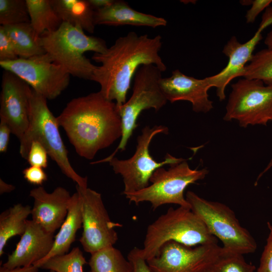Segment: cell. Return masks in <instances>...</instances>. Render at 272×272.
<instances>
[{
    "label": "cell",
    "instance_id": "obj_1",
    "mask_svg": "<svg viewBox=\"0 0 272 272\" xmlns=\"http://www.w3.org/2000/svg\"><path fill=\"white\" fill-rule=\"evenodd\" d=\"M162 37H150L130 32L119 37L103 53H94L92 59L99 63L91 81L100 86L99 91L107 99L117 107L126 102V95L135 74L143 65L153 64L162 72L166 66L159 55Z\"/></svg>",
    "mask_w": 272,
    "mask_h": 272
},
{
    "label": "cell",
    "instance_id": "obj_2",
    "mask_svg": "<svg viewBox=\"0 0 272 272\" xmlns=\"http://www.w3.org/2000/svg\"><path fill=\"white\" fill-rule=\"evenodd\" d=\"M56 118L77 153L88 160L122 136L117 105L100 91L72 99Z\"/></svg>",
    "mask_w": 272,
    "mask_h": 272
},
{
    "label": "cell",
    "instance_id": "obj_3",
    "mask_svg": "<svg viewBox=\"0 0 272 272\" xmlns=\"http://www.w3.org/2000/svg\"><path fill=\"white\" fill-rule=\"evenodd\" d=\"M38 41L51 59L70 75L89 80L96 65L84 53H103L108 48L103 39L87 35L82 29L64 22L55 31L43 33Z\"/></svg>",
    "mask_w": 272,
    "mask_h": 272
},
{
    "label": "cell",
    "instance_id": "obj_4",
    "mask_svg": "<svg viewBox=\"0 0 272 272\" xmlns=\"http://www.w3.org/2000/svg\"><path fill=\"white\" fill-rule=\"evenodd\" d=\"M169 241L190 247L218 243L217 238L190 209L180 206L170 208L148 226L139 253L147 261L156 256L161 247Z\"/></svg>",
    "mask_w": 272,
    "mask_h": 272
},
{
    "label": "cell",
    "instance_id": "obj_5",
    "mask_svg": "<svg viewBox=\"0 0 272 272\" xmlns=\"http://www.w3.org/2000/svg\"><path fill=\"white\" fill-rule=\"evenodd\" d=\"M32 89V88H31ZM56 117L49 110L47 99L32 89L30 101L29 124L20 140V154L27 160L31 143L39 142L62 173L82 188L88 187L87 177L79 175L72 166L61 137Z\"/></svg>",
    "mask_w": 272,
    "mask_h": 272
},
{
    "label": "cell",
    "instance_id": "obj_6",
    "mask_svg": "<svg viewBox=\"0 0 272 272\" xmlns=\"http://www.w3.org/2000/svg\"><path fill=\"white\" fill-rule=\"evenodd\" d=\"M185 198L190 209L202 220L210 233L222 241L225 252L243 255L255 252L256 241L240 225L228 206L207 200L191 191L186 192Z\"/></svg>",
    "mask_w": 272,
    "mask_h": 272
},
{
    "label": "cell",
    "instance_id": "obj_7",
    "mask_svg": "<svg viewBox=\"0 0 272 272\" xmlns=\"http://www.w3.org/2000/svg\"><path fill=\"white\" fill-rule=\"evenodd\" d=\"M162 73L153 64L143 65L139 68L133 77L131 97L124 104L117 107L122 127L119 144L110 156L93 162L92 164L106 162L114 157L118 151H124L129 138L138 126L137 120L141 112L150 108L158 111L166 104L167 100L159 85Z\"/></svg>",
    "mask_w": 272,
    "mask_h": 272
},
{
    "label": "cell",
    "instance_id": "obj_8",
    "mask_svg": "<svg viewBox=\"0 0 272 272\" xmlns=\"http://www.w3.org/2000/svg\"><path fill=\"white\" fill-rule=\"evenodd\" d=\"M208 172L206 168L191 169L184 160L170 165L168 170L163 167L157 169L151 177V184L124 195L130 202L136 205L149 202L154 210L166 204H176L190 209L184 197V190L189 185L204 179Z\"/></svg>",
    "mask_w": 272,
    "mask_h": 272
},
{
    "label": "cell",
    "instance_id": "obj_9",
    "mask_svg": "<svg viewBox=\"0 0 272 272\" xmlns=\"http://www.w3.org/2000/svg\"><path fill=\"white\" fill-rule=\"evenodd\" d=\"M168 132V128L163 125H155L152 128L146 126L137 138L136 150L131 158L119 160L114 157L107 161L115 173L121 176L124 187V194L147 187L150 184L151 177L157 169L165 165L177 164L185 160L167 153L163 161L158 162L150 155L149 146L153 138L157 134Z\"/></svg>",
    "mask_w": 272,
    "mask_h": 272
},
{
    "label": "cell",
    "instance_id": "obj_10",
    "mask_svg": "<svg viewBox=\"0 0 272 272\" xmlns=\"http://www.w3.org/2000/svg\"><path fill=\"white\" fill-rule=\"evenodd\" d=\"M231 88L225 120H236L243 127L265 125L272 121V85L243 78L232 84Z\"/></svg>",
    "mask_w": 272,
    "mask_h": 272
},
{
    "label": "cell",
    "instance_id": "obj_11",
    "mask_svg": "<svg viewBox=\"0 0 272 272\" xmlns=\"http://www.w3.org/2000/svg\"><path fill=\"white\" fill-rule=\"evenodd\" d=\"M0 65L21 78L47 100L59 96L70 81V74L46 53L27 58L0 61Z\"/></svg>",
    "mask_w": 272,
    "mask_h": 272
},
{
    "label": "cell",
    "instance_id": "obj_12",
    "mask_svg": "<svg viewBox=\"0 0 272 272\" xmlns=\"http://www.w3.org/2000/svg\"><path fill=\"white\" fill-rule=\"evenodd\" d=\"M82 199L83 231L80 242L84 250L92 254L113 246L118 240L115 229L122 227L111 220L100 193L77 185Z\"/></svg>",
    "mask_w": 272,
    "mask_h": 272
},
{
    "label": "cell",
    "instance_id": "obj_13",
    "mask_svg": "<svg viewBox=\"0 0 272 272\" xmlns=\"http://www.w3.org/2000/svg\"><path fill=\"white\" fill-rule=\"evenodd\" d=\"M223 252L217 244L192 247L169 241L147 261L152 272H201L210 269Z\"/></svg>",
    "mask_w": 272,
    "mask_h": 272
},
{
    "label": "cell",
    "instance_id": "obj_14",
    "mask_svg": "<svg viewBox=\"0 0 272 272\" xmlns=\"http://www.w3.org/2000/svg\"><path fill=\"white\" fill-rule=\"evenodd\" d=\"M31 88L13 73L5 71L0 98L1 121L7 124L19 141L29 124Z\"/></svg>",
    "mask_w": 272,
    "mask_h": 272
},
{
    "label": "cell",
    "instance_id": "obj_15",
    "mask_svg": "<svg viewBox=\"0 0 272 272\" xmlns=\"http://www.w3.org/2000/svg\"><path fill=\"white\" fill-rule=\"evenodd\" d=\"M271 24L272 17L263 14L258 29L250 40L241 43L234 36L225 45L223 53L229 58L227 66L218 74L209 77L212 87L216 88L220 101L226 98L225 92L227 85L234 78L242 77L246 64L251 60L256 46L262 38V31Z\"/></svg>",
    "mask_w": 272,
    "mask_h": 272
},
{
    "label": "cell",
    "instance_id": "obj_16",
    "mask_svg": "<svg viewBox=\"0 0 272 272\" xmlns=\"http://www.w3.org/2000/svg\"><path fill=\"white\" fill-rule=\"evenodd\" d=\"M159 85L167 100L172 103L178 101H189L193 111L197 113H207L213 108L208 93L212 87L209 77L196 79L175 70L170 77H162Z\"/></svg>",
    "mask_w": 272,
    "mask_h": 272
},
{
    "label": "cell",
    "instance_id": "obj_17",
    "mask_svg": "<svg viewBox=\"0 0 272 272\" xmlns=\"http://www.w3.org/2000/svg\"><path fill=\"white\" fill-rule=\"evenodd\" d=\"M29 195L34 202L32 220L46 231L54 234L67 215L72 195L62 187H57L49 193L42 186L32 189Z\"/></svg>",
    "mask_w": 272,
    "mask_h": 272
},
{
    "label": "cell",
    "instance_id": "obj_18",
    "mask_svg": "<svg viewBox=\"0 0 272 272\" xmlns=\"http://www.w3.org/2000/svg\"><path fill=\"white\" fill-rule=\"evenodd\" d=\"M54 239V234L47 232L32 220H28L25 232L2 266L12 269L33 265L48 255Z\"/></svg>",
    "mask_w": 272,
    "mask_h": 272
},
{
    "label": "cell",
    "instance_id": "obj_19",
    "mask_svg": "<svg viewBox=\"0 0 272 272\" xmlns=\"http://www.w3.org/2000/svg\"><path fill=\"white\" fill-rule=\"evenodd\" d=\"M94 23L109 26L131 25L157 28L166 26L163 18L138 12L123 1H114L110 6L95 11Z\"/></svg>",
    "mask_w": 272,
    "mask_h": 272
},
{
    "label": "cell",
    "instance_id": "obj_20",
    "mask_svg": "<svg viewBox=\"0 0 272 272\" xmlns=\"http://www.w3.org/2000/svg\"><path fill=\"white\" fill-rule=\"evenodd\" d=\"M82 227V199L79 191L72 195L67 215L54 236V243L48 255L33 265L40 266L49 258L68 253L75 241L77 231Z\"/></svg>",
    "mask_w": 272,
    "mask_h": 272
},
{
    "label": "cell",
    "instance_id": "obj_21",
    "mask_svg": "<svg viewBox=\"0 0 272 272\" xmlns=\"http://www.w3.org/2000/svg\"><path fill=\"white\" fill-rule=\"evenodd\" d=\"M62 22L93 33L95 10L88 0H51Z\"/></svg>",
    "mask_w": 272,
    "mask_h": 272
},
{
    "label": "cell",
    "instance_id": "obj_22",
    "mask_svg": "<svg viewBox=\"0 0 272 272\" xmlns=\"http://www.w3.org/2000/svg\"><path fill=\"white\" fill-rule=\"evenodd\" d=\"M32 208L18 203L5 210L0 215V256L4 253L8 241L16 236H21L25 231L27 218Z\"/></svg>",
    "mask_w": 272,
    "mask_h": 272
},
{
    "label": "cell",
    "instance_id": "obj_23",
    "mask_svg": "<svg viewBox=\"0 0 272 272\" xmlns=\"http://www.w3.org/2000/svg\"><path fill=\"white\" fill-rule=\"evenodd\" d=\"M30 22L37 39L45 32L57 30L62 21L55 11L51 0H26Z\"/></svg>",
    "mask_w": 272,
    "mask_h": 272
},
{
    "label": "cell",
    "instance_id": "obj_24",
    "mask_svg": "<svg viewBox=\"0 0 272 272\" xmlns=\"http://www.w3.org/2000/svg\"><path fill=\"white\" fill-rule=\"evenodd\" d=\"M19 58H27L45 53L39 44L30 22L2 26Z\"/></svg>",
    "mask_w": 272,
    "mask_h": 272
},
{
    "label": "cell",
    "instance_id": "obj_25",
    "mask_svg": "<svg viewBox=\"0 0 272 272\" xmlns=\"http://www.w3.org/2000/svg\"><path fill=\"white\" fill-rule=\"evenodd\" d=\"M88 263L90 272H134L131 262L114 246L91 254Z\"/></svg>",
    "mask_w": 272,
    "mask_h": 272
},
{
    "label": "cell",
    "instance_id": "obj_26",
    "mask_svg": "<svg viewBox=\"0 0 272 272\" xmlns=\"http://www.w3.org/2000/svg\"><path fill=\"white\" fill-rule=\"evenodd\" d=\"M244 78L260 80L272 85V48L261 50L253 54L242 75Z\"/></svg>",
    "mask_w": 272,
    "mask_h": 272
},
{
    "label": "cell",
    "instance_id": "obj_27",
    "mask_svg": "<svg viewBox=\"0 0 272 272\" xmlns=\"http://www.w3.org/2000/svg\"><path fill=\"white\" fill-rule=\"evenodd\" d=\"M87 263L82 251L76 247L70 252L49 258L39 268L54 272H84V266Z\"/></svg>",
    "mask_w": 272,
    "mask_h": 272
},
{
    "label": "cell",
    "instance_id": "obj_28",
    "mask_svg": "<svg viewBox=\"0 0 272 272\" xmlns=\"http://www.w3.org/2000/svg\"><path fill=\"white\" fill-rule=\"evenodd\" d=\"M30 22L26 0H0V24L12 25Z\"/></svg>",
    "mask_w": 272,
    "mask_h": 272
},
{
    "label": "cell",
    "instance_id": "obj_29",
    "mask_svg": "<svg viewBox=\"0 0 272 272\" xmlns=\"http://www.w3.org/2000/svg\"><path fill=\"white\" fill-rule=\"evenodd\" d=\"M210 269L211 272H254L256 266L247 262L243 255L226 253L223 250Z\"/></svg>",
    "mask_w": 272,
    "mask_h": 272
},
{
    "label": "cell",
    "instance_id": "obj_30",
    "mask_svg": "<svg viewBox=\"0 0 272 272\" xmlns=\"http://www.w3.org/2000/svg\"><path fill=\"white\" fill-rule=\"evenodd\" d=\"M47 151L38 142H32L27 160L30 166L45 168L48 166Z\"/></svg>",
    "mask_w": 272,
    "mask_h": 272
},
{
    "label": "cell",
    "instance_id": "obj_31",
    "mask_svg": "<svg viewBox=\"0 0 272 272\" xmlns=\"http://www.w3.org/2000/svg\"><path fill=\"white\" fill-rule=\"evenodd\" d=\"M269 234L256 272H272V224L267 223Z\"/></svg>",
    "mask_w": 272,
    "mask_h": 272
},
{
    "label": "cell",
    "instance_id": "obj_32",
    "mask_svg": "<svg viewBox=\"0 0 272 272\" xmlns=\"http://www.w3.org/2000/svg\"><path fill=\"white\" fill-rule=\"evenodd\" d=\"M19 58L15 47L4 29L0 26V61H11Z\"/></svg>",
    "mask_w": 272,
    "mask_h": 272
},
{
    "label": "cell",
    "instance_id": "obj_33",
    "mask_svg": "<svg viewBox=\"0 0 272 272\" xmlns=\"http://www.w3.org/2000/svg\"><path fill=\"white\" fill-rule=\"evenodd\" d=\"M272 0H246L240 1V3L243 6L251 5L245 15L246 22L252 23L254 22L257 16L264 9L269 7Z\"/></svg>",
    "mask_w": 272,
    "mask_h": 272
},
{
    "label": "cell",
    "instance_id": "obj_34",
    "mask_svg": "<svg viewBox=\"0 0 272 272\" xmlns=\"http://www.w3.org/2000/svg\"><path fill=\"white\" fill-rule=\"evenodd\" d=\"M24 178L29 183L41 186L47 180V176L43 168L30 166L22 171Z\"/></svg>",
    "mask_w": 272,
    "mask_h": 272
},
{
    "label": "cell",
    "instance_id": "obj_35",
    "mask_svg": "<svg viewBox=\"0 0 272 272\" xmlns=\"http://www.w3.org/2000/svg\"><path fill=\"white\" fill-rule=\"evenodd\" d=\"M139 249L133 248L127 256V259L132 264L134 272H152L147 261L140 255Z\"/></svg>",
    "mask_w": 272,
    "mask_h": 272
},
{
    "label": "cell",
    "instance_id": "obj_36",
    "mask_svg": "<svg viewBox=\"0 0 272 272\" xmlns=\"http://www.w3.org/2000/svg\"><path fill=\"white\" fill-rule=\"evenodd\" d=\"M11 130L6 123L0 122V152L5 153L7 151Z\"/></svg>",
    "mask_w": 272,
    "mask_h": 272
},
{
    "label": "cell",
    "instance_id": "obj_37",
    "mask_svg": "<svg viewBox=\"0 0 272 272\" xmlns=\"http://www.w3.org/2000/svg\"><path fill=\"white\" fill-rule=\"evenodd\" d=\"M39 268L32 265L28 266L18 267L12 269H8L1 267L0 272H39Z\"/></svg>",
    "mask_w": 272,
    "mask_h": 272
},
{
    "label": "cell",
    "instance_id": "obj_38",
    "mask_svg": "<svg viewBox=\"0 0 272 272\" xmlns=\"http://www.w3.org/2000/svg\"><path fill=\"white\" fill-rule=\"evenodd\" d=\"M91 7L96 11L107 7L111 5L114 0H88Z\"/></svg>",
    "mask_w": 272,
    "mask_h": 272
},
{
    "label": "cell",
    "instance_id": "obj_39",
    "mask_svg": "<svg viewBox=\"0 0 272 272\" xmlns=\"http://www.w3.org/2000/svg\"><path fill=\"white\" fill-rule=\"evenodd\" d=\"M15 189V186L12 184H9L5 182L1 178L0 179V194L9 193Z\"/></svg>",
    "mask_w": 272,
    "mask_h": 272
},
{
    "label": "cell",
    "instance_id": "obj_40",
    "mask_svg": "<svg viewBox=\"0 0 272 272\" xmlns=\"http://www.w3.org/2000/svg\"><path fill=\"white\" fill-rule=\"evenodd\" d=\"M264 42L267 48H272V30L267 34Z\"/></svg>",
    "mask_w": 272,
    "mask_h": 272
},
{
    "label": "cell",
    "instance_id": "obj_41",
    "mask_svg": "<svg viewBox=\"0 0 272 272\" xmlns=\"http://www.w3.org/2000/svg\"><path fill=\"white\" fill-rule=\"evenodd\" d=\"M272 167V158L269 163L268 164L267 166L266 167V168L264 169V170L262 172L258 177L257 178L256 182L259 180V179L263 175L264 173H265L266 172H267L268 170H269Z\"/></svg>",
    "mask_w": 272,
    "mask_h": 272
},
{
    "label": "cell",
    "instance_id": "obj_42",
    "mask_svg": "<svg viewBox=\"0 0 272 272\" xmlns=\"http://www.w3.org/2000/svg\"><path fill=\"white\" fill-rule=\"evenodd\" d=\"M211 269V268H210ZM206 269V270H205L201 272H211V269Z\"/></svg>",
    "mask_w": 272,
    "mask_h": 272
},
{
    "label": "cell",
    "instance_id": "obj_43",
    "mask_svg": "<svg viewBox=\"0 0 272 272\" xmlns=\"http://www.w3.org/2000/svg\"><path fill=\"white\" fill-rule=\"evenodd\" d=\"M49 272H54V271H53V270H49Z\"/></svg>",
    "mask_w": 272,
    "mask_h": 272
},
{
    "label": "cell",
    "instance_id": "obj_44",
    "mask_svg": "<svg viewBox=\"0 0 272 272\" xmlns=\"http://www.w3.org/2000/svg\"></svg>",
    "mask_w": 272,
    "mask_h": 272
}]
</instances>
